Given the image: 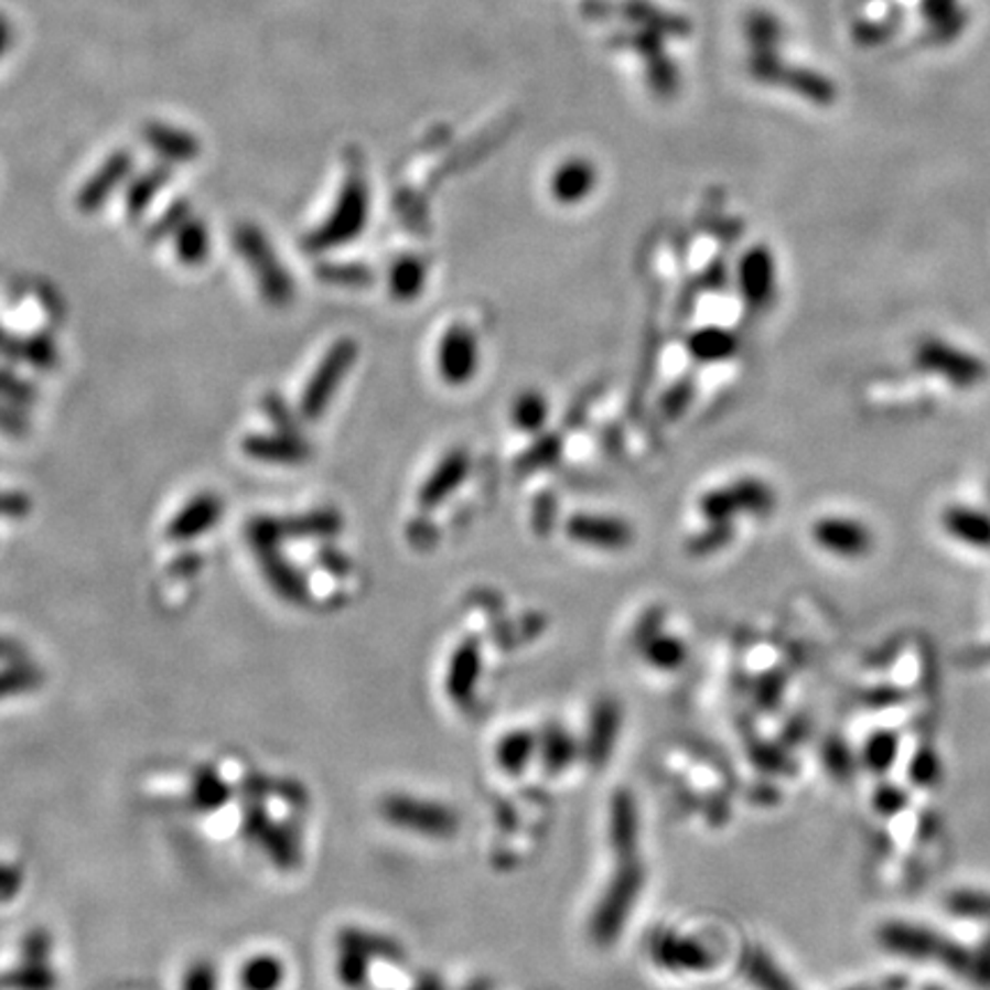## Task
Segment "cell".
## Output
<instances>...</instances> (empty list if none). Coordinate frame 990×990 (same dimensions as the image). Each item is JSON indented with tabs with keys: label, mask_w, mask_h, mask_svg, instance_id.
I'll return each instance as SVG.
<instances>
[{
	"label": "cell",
	"mask_w": 990,
	"mask_h": 990,
	"mask_svg": "<svg viewBox=\"0 0 990 990\" xmlns=\"http://www.w3.org/2000/svg\"><path fill=\"white\" fill-rule=\"evenodd\" d=\"M913 363L917 369L940 376L956 390H972L981 386L988 376L986 363L947 340L926 337L915 346Z\"/></svg>",
	"instance_id": "obj_1"
},
{
	"label": "cell",
	"mask_w": 990,
	"mask_h": 990,
	"mask_svg": "<svg viewBox=\"0 0 990 990\" xmlns=\"http://www.w3.org/2000/svg\"><path fill=\"white\" fill-rule=\"evenodd\" d=\"M235 246L244 255L248 269L255 273L261 297L273 305H287L294 299V282H291L265 232L255 225H241L235 232Z\"/></svg>",
	"instance_id": "obj_2"
},
{
	"label": "cell",
	"mask_w": 990,
	"mask_h": 990,
	"mask_svg": "<svg viewBox=\"0 0 990 990\" xmlns=\"http://www.w3.org/2000/svg\"><path fill=\"white\" fill-rule=\"evenodd\" d=\"M777 505L771 484L756 477H741L709 491L700 501V512L709 523H732L739 516H768Z\"/></svg>",
	"instance_id": "obj_3"
},
{
	"label": "cell",
	"mask_w": 990,
	"mask_h": 990,
	"mask_svg": "<svg viewBox=\"0 0 990 990\" xmlns=\"http://www.w3.org/2000/svg\"><path fill=\"white\" fill-rule=\"evenodd\" d=\"M356 358H358V344L348 337L337 340L329 348V354L322 358V363L316 365L314 374L310 376V381L301 395V413L305 418L314 420L319 416H324V411L329 409V403L337 395L346 374L352 372Z\"/></svg>",
	"instance_id": "obj_4"
},
{
	"label": "cell",
	"mask_w": 990,
	"mask_h": 990,
	"mask_svg": "<svg viewBox=\"0 0 990 990\" xmlns=\"http://www.w3.org/2000/svg\"><path fill=\"white\" fill-rule=\"evenodd\" d=\"M367 214L369 207L365 189L358 182H352L340 195L329 220L308 239V246L312 250H329L356 241V237L365 229Z\"/></svg>",
	"instance_id": "obj_5"
},
{
	"label": "cell",
	"mask_w": 990,
	"mask_h": 990,
	"mask_svg": "<svg viewBox=\"0 0 990 990\" xmlns=\"http://www.w3.org/2000/svg\"><path fill=\"white\" fill-rule=\"evenodd\" d=\"M435 369L448 386H465L480 369V342L469 326H450L435 348Z\"/></svg>",
	"instance_id": "obj_6"
},
{
	"label": "cell",
	"mask_w": 990,
	"mask_h": 990,
	"mask_svg": "<svg viewBox=\"0 0 990 990\" xmlns=\"http://www.w3.org/2000/svg\"><path fill=\"white\" fill-rule=\"evenodd\" d=\"M811 537L826 552L843 560H860L873 548L867 523L851 516H824L811 528Z\"/></svg>",
	"instance_id": "obj_7"
},
{
	"label": "cell",
	"mask_w": 990,
	"mask_h": 990,
	"mask_svg": "<svg viewBox=\"0 0 990 990\" xmlns=\"http://www.w3.org/2000/svg\"><path fill=\"white\" fill-rule=\"evenodd\" d=\"M739 289L745 303L754 310H764L773 303L777 291V265L766 246H754L741 257Z\"/></svg>",
	"instance_id": "obj_8"
},
{
	"label": "cell",
	"mask_w": 990,
	"mask_h": 990,
	"mask_svg": "<svg viewBox=\"0 0 990 990\" xmlns=\"http://www.w3.org/2000/svg\"><path fill=\"white\" fill-rule=\"evenodd\" d=\"M637 890H639V871L624 869L622 876H617L613 887L607 890V896L603 898V904L594 917V936L601 943H610L617 936V930L622 922H626V915L637 896Z\"/></svg>",
	"instance_id": "obj_9"
},
{
	"label": "cell",
	"mask_w": 990,
	"mask_h": 990,
	"mask_svg": "<svg viewBox=\"0 0 990 990\" xmlns=\"http://www.w3.org/2000/svg\"><path fill=\"white\" fill-rule=\"evenodd\" d=\"M567 532L578 544L605 550H622L633 541V528L617 516L578 514L569 520Z\"/></svg>",
	"instance_id": "obj_10"
},
{
	"label": "cell",
	"mask_w": 990,
	"mask_h": 990,
	"mask_svg": "<svg viewBox=\"0 0 990 990\" xmlns=\"http://www.w3.org/2000/svg\"><path fill=\"white\" fill-rule=\"evenodd\" d=\"M469 471H471V456L463 450H454V452L445 454L441 459V463L431 471L427 482L422 484L418 503L427 509L445 503L450 495L463 484V480L469 477Z\"/></svg>",
	"instance_id": "obj_11"
},
{
	"label": "cell",
	"mask_w": 990,
	"mask_h": 990,
	"mask_svg": "<svg viewBox=\"0 0 990 990\" xmlns=\"http://www.w3.org/2000/svg\"><path fill=\"white\" fill-rule=\"evenodd\" d=\"M131 163H133V159H131V154H127V152H118V154H112L95 174L90 180H87V184L80 189V193H78V207L83 209V212H97L104 202H106V197L110 195V193H115L118 191V186L129 177V172H131Z\"/></svg>",
	"instance_id": "obj_12"
},
{
	"label": "cell",
	"mask_w": 990,
	"mask_h": 990,
	"mask_svg": "<svg viewBox=\"0 0 990 990\" xmlns=\"http://www.w3.org/2000/svg\"><path fill=\"white\" fill-rule=\"evenodd\" d=\"M246 454H250L257 461L267 463H280V465H299L305 463L312 454L310 445L301 439V435L282 431L276 435H250L244 443Z\"/></svg>",
	"instance_id": "obj_13"
},
{
	"label": "cell",
	"mask_w": 990,
	"mask_h": 990,
	"mask_svg": "<svg viewBox=\"0 0 990 990\" xmlns=\"http://www.w3.org/2000/svg\"><path fill=\"white\" fill-rule=\"evenodd\" d=\"M943 528L956 541L972 548H990V514L970 507L951 505L943 512Z\"/></svg>",
	"instance_id": "obj_14"
},
{
	"label": "cell",
	"mask_w": 990,
	"mask_h": 990,
	"mask_svg": "<svg viewBox=\"0 0 990 990\" xmlns=\"http://www.w3.org/2000/svg\"><path fill=\"white\" fill-rule=\"evenodd\" d=\"M223 505L212 493L200 495L182 514L170 523V537L172 539H193L197 535H205L209 528L216 526L220 518Z\"/></svg>",
	"instance_id": "obj_15"
},
{
	"label": "cell",
	"mask_w": 990,
	"mask_h": 990,
	"mask_svg": "<svg viewBox=\"0 0 990 990\" xmlns=\"http://www.w3.org/2000/svg\"><path fill=\"white\" fill-rule=\"evenodd\" d=\"M144 140L165 159V161H191L197 157L200 144L193 133L170 127L163 122H152L144 127Z\"/></svg>",
	"instance_id": "obj_16"
},
{
	"label": "cell",
	"mask_w": 990,
	"mask_h": 990,
	"mask_svg": "<svg viewBox=\"0 0 990 990\" xmlns=\"http://www.w3.org/2000/svg\"><path fill=\"white\" fill-rule=\"evenodd\" d=\"M688 352L700 363H722L739 354V337L720 326H709L690 335Z\"/></svg>",
	"instance_id": "obj_17"
},
{
	"label": "cell",
	"mask_w": 990,
	"mask_h": 990,
	"mask_svg": "<svg viewBox=\"0 0 990 990\" xmlns=\"http://www.w3.org/2000/svg\"><path fill=\"white\" fill-rule=\"evenodd\" d=\"M424 284H427V267L422 259L409 255V257H401L399 261H395V267L390 269V278H388V287H390V294L395 301H401V303L416 301L422 294Z\"/></svg>",
	"instance_id": "obj_18"
},
{
	"label": "cell",
	"mask_w": 990,
	"mask_h": 990,
	"mask_svg": "<svg viewBox=\"0 0 990 990\" xmlns=\"http://www.w3.org/2000/svg\"><path fill=\"white\" fill-rule=\"evenodd\" d=\"M255 550H259L261 556V564H265L267 575L271 578V582L276 585V590L280 594H284L287 599H301L305 594V585L301 575L287 564V560L280 558L278 552V544L271 546H255Z\"/></svg>",
	"instance_id": "obj_19"
},
{
	"label": "cell",
	"mask_w": 990,
	"mask_h": 990,
	"mask_svg": "<svg viewBox=\"0 0 990 990\" xmlns=\"http://www.w3.org/2000/svg\"><path fill=\"white\" fill-rule=\"evenodd\" d=\"M594 189V170L588 163H569L556 174L552 193L562 205H575Z\"/></svg>",
	"instance_id": "obj_20"
},
{
	"label": "cell",
	"mask_w": 990,
	"mask_h": 990,
	"mask_svg": "<svg viewBox=\"0 0 990 990\" xmlns=\"http://www.w3.org/2000/svg\"><path fill=\"white\" fill-rule=\"evenodd\" d=\"M390 819L399 821V824H413L411 828H418L420 817H422V830L424 832H445L448 828H452V817L445 814L443 809H435L429 805H418L411 800H397L395 805L388 807Z\"/></svg>",
	"instance_id": "obj_21"
},
{
	"label": "cell",
	"mask_w": 990,
	"mask_h": 990,
	"mask_svg": "<svg viewBox=\"0 0 990 990\" xmlns=\"http://www.w3.org/2000/svg\"><path fill=\"white\" fill-rule=\"evenodd\" d=\"M209 235L205 223L186 218L177 232V255L184 265H200L207 259Z\"/></svg>",
	"instance_id": "obj_22"
},
{
	"label": "cell",
	"mask_w": 990,
	"mask_h": 990,
	"mask_svg": "<svg viewBox=\"0 0 990 990\" xmlns=\"http://www.w3.org/2000/svg\"><path fill=\"white\" fill-rule=\"evenodd\" d=\"M548 418V401L544 399L541 392L537 390H528L516 397L514 406H512V422L520 429V431H539L544 427Z\"/></svg>",
	"instance_id": "obj_23"
},
{
	"label": "cell",
	"mask_w": 990,
	"mask_h": 990,
	"mask_svg": "<svg viewBox=\"0 0 990 990\" xmlns=\"http://www.w3.org/2000/svg\"><path fill=\"white\" fill-rule=\"evenodd\" d=\"M170 180V168H168V163L165 165H159V168H154V170H150L148 174H142V177H138L133 184H131V189H129V193H127V209L131 212V214H140L144 207L150 205L152 202V197L161 191V186L165 184Z\"/></svg>",
	"instance_id": "obj_24"
},
{
	"label": "cell",
	"mask_w": 990,
	"mask_h": 990,
	"mask_svg": "<svg viewBox=\"0 0 990 990\" xmlns=\"http://www.w3.org/2000/svg\"><path fill=\"white\" fill-rule=\"evenodd\" d=\"M280 981H282L280 964L267 956L252 958L241 972V983L246 990H276Z\"/></svg>",
	"instance_id": "obj_25"
},
{
	"label": "cell",
	"mask_w": 990,
	"mask_h": 990,
	"mask_svg": "<svg viewBox=\"0 0 990 990\" xmlns=\"http://www.w3.org/2000/svg\"><path fill=\"white\" fill-rule=\"evenodd\" d=\"M732 535V523H709V528L690 541V550L697 552V556H707V552L720 550L722 546L730 544Z\"/></svg>",
	"instance_id": "obj_26"
},
{
	"label": "cell",
	"mask_w": 990,
	"mask_h": 990,
	"mask_svg": "<svg viewBox=\"0 0 990 990\" xmlns=\"http://www.w3.org/2000/svg\"><path fill=\"white\" fill-rule=\"evenodd\" d=\"M322 273H324V280L335 282V284L358 287V284L372 282V273L367 269H361V267H329Z\"/></svg>",
	"instance_id": "obj_27"
},
{
	"label": "cell",
	"mask_w": 990,
	"mask_h": 990,
	"mask_svg": "<svg viewBox=\"0 0 990 990\" xmlns=\"http://www.w3.org/2000/svg\"><path fill=\"white\" fill-rule=\"evenodd\" d=\"M690 399H692V388H690V384H688V381L677 384V388L667 395L665 409H667V411H672L675 416H677V413H684V411H686V406L690 403Z\"/></svg>",
	"instance_id": "obj_28"
},
{
	"label": "cell",
	"mask_w": 990,
	"mask_h": 990,
	"mask_svg": "<svg viewBox=\"0 0 990 990\" xmlns=\"http://www.w3.org/2000/svg\"><path fill=\"white\" fill-rule=\"evenodd\" d=\"M558 450H560V443L556 441V439H546L544 443H539L537 448H532V452L528 454V459H530V463H532V469H537V465H544V463H552L558 459Z\"/></svg>",
	"instance_id": "obj_29"
},
{
	"label": "cell",
	"mask_w": 990,
	"mask_h": 990,
	"mask_svg": "<svg viewBox=\"0 0 990 990\" xmlns=\"http://www.w3.org/2000/svg\"><path fill=\"white\" fill-rule=\"evenodd\" d=\"M28 501L17 493H0V516H23Z\"/></svg>",
	"instance_id": "obj_30"
},
{
	"label": "cell",
	"mask_w": 990,
	"mask_h": 990,
	"mask_svg": "<svg viewBox=\"0 0 990 990\" xmlns=\"http://www.w3.org/2000/svg\"><path fill=\"white\" fill-rule=\"evenodd\" d=\"M704 282H707L711 289H722V287L727 284V269H724L722 261H718V265H713V267L704 273Z\"/></svg>",
	"instance_id": "obj_31"
},
{
	"label": "cell",
	"mask_w": 990,
	"mask_h": 990,
	"mask_svg": "<svg viewBox=\"0 0 990 990\" xmlns=\"http://www.w3.org/2000/svg\"><path fill=\"white\" fill-rule=\"evenodd\" d=\"M10 42H12V28L6 17H0V55L8 51Z\"/></svg>",
	"instance_id": "obj_32"
},
{
	"label": "cell",
	"mask_w": 990,
	"mask_h": 990,
	"mask_svg": "<svg viewBox=\"0 0 990 990\" xmlns=\"http://www.w3.org/2000/svg\"><path fill=\"white\" fill-rule=\"evenodd\" d=\"M0 427H3V431H21V420L17 422V418L10 413V411H3L0 409Z\"/></svg>",
	"instance_id": "obj_33"
}]
</instances>
